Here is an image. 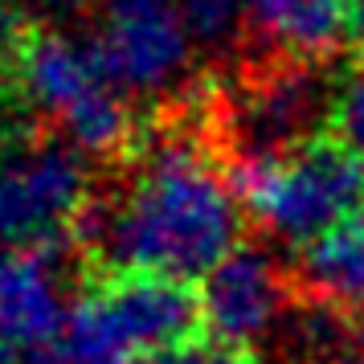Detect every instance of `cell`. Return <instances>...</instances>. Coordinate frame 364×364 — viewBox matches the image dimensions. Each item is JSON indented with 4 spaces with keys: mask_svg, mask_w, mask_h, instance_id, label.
Instances as JSON below:
<instances>
[{
    "mask_svg": "<svg viewBox=\"0 0 364 364\" xmlns=\"http://www.w3.org/2000/svg\"><path fill=\"white\" fill-rule=\"evenodd\" d=\"M90 217V237L119 274L193 282L242 246L246 205L193 135L164 132L135 151L127 181Z\"/></svg>",
    "mask_w": 364,
    "mask_h": 364,
    "instance_id": "obj_1",
    "label": "cell"
},
{
    "mask_svg": "<svg viewBox=\"0 0 364 364\" xmlns=\"http://www.w3.org/2000/svg\"><path fill=\"white\" fill-rule=\"evenodd\" d=\"M197 328L200 303L188 282L115 274L74 299L66 328L41 364H144L184 348Z\"/></svg>",
    "mask_w": 364,
    "mask_h": 364,
    "instance_id": "obj_2",
    "label": "cell"
},
{
    "mask_svg": "<svg viewBox=\"0 0 364 364\" xmlns=\"http://www.w3.org/2000/svg\"><path fill=\"white\" fill-rule=\"evenodd\" d=\"M246 213L282 246L311 250L364 209V156L340 139H311L233 168Z\"/></svg>",
    "mask_w": 364,
    "mask_h": 364,
    "instance_id": "obj_3",
    "label": "cell"
},
{
    "mask_svg": "<svg viewBox=\"0 0 364 364\" xmlns=\"http://www.w3.org/2000/svg\"><path fill=\"white\" fill-rule=\"evenodd\" d=\"M9 74L17 99L82 156H119L135 144L132 99L111 82L90 41L66 29H37Z\"/></svg>",
    "mask_w": 364,
    "mask_h": 364,
    "instance_id": "obj_4",
    "label": "cell"
},
{
    "mask_svg": "<svg viewBox=\"0 0 364 364\" xmlns=\"http://www.w3.org/2000/svg\"><path fill=\"white\" fill-rule=\"evenodd\" d=\"M331 99L336 86L315 70V62H270L250 70L221 102V127L237 164L246 160H270L311 144L315 132L331 123Z\"/></svg>",
    "mask_w": 364,
    "mask_h": 364,
    "instance_id": "obj_5",
    "label": "cell"
},
{
    "mask_svg": "<svg viewBox=\"0 0 364 364\" xmlns=\"http://www.w3.org/2000/svg\"><path fill=\"white\" fill-rule=\"evenodd\" d=\"M9 246L58 250L90 217V168L66 139H21L0 151Z\"/></svg>",
    "mask_w": 364,
    "mask_h": 364,
    "instance_id": "obj_6",
    "label": "cell"
},
{
    "mask_svg": "<svg viewBox=\"0 0 364 364\" xmlns=\"http://www.w3.org/2000/svg\"><path fill=\"white\" fill-rule=\"evenodd\" d=\"M90 46L127 99H164L188 78L197 41L181 0H99Z\"/></svg>",
    "mask_w": 364,
    "mask_h": 364,
    "instance_id": "obj_7",
    "label": "cell"
},
{
    "mask_svg": "<svg viewBox=\"0 0 364 364\" xmlns=\"http://www.w3.org/2000/svg\"><path fill=\"white\" fill-rule=\"evenodd\" d=\"M291 282L282 266L258 246H237L221 266L200 279V323L213 344L246 352L266 344L287 323Z\"/></svg>",
    "mask_w": 364,
    "mask_h": 364,
    "instance_id": "obj_8",
    "label": "cell"
},
{
    "mask_svg": "<svg viewBox=\"0 0 364 364\" xmlns=\"http://www.w3.org/2000/svg\"><path fill=\"white\" fill-rule=\"evenodd\" d=\"M74 299L62 250H0V364L46 360L66 328Z\"/></svg>",
    "mask_w": 364,
    "mask_h": 364,
    "instance_id": "obj_9",
    "label": "cell"
},
{
    "mask_svg": "<svg viewBox=\"0 0 364 364\" xmlns=\"http://www.w3.org/2000/svg\"><path fill=\"white\" fill-rule=\"evenodd\" d=\"M246 29L274 46L279 58L319 62L352 33L348 0H242Z\"/></svg>",
    "mask_w": 364,
    "mask_h": 364,
    "instance_id": "obj_10",
    "label": "cell"
},
{
    "mask_svg": "<svg viewBox=\"0 0 364 364\" xmlns=\"http://www.w3.org/2000/svg\"><path fill=\"white\" fill-rule=\"evenodd\" d=\"M299 282L315 303L336 311H364V209L323 242L303 250Z\"/></svg>",
    "mask_w": 364,
    "mask_h": 364,
    "instance_id": "obj_11",
    "label": "cell"
},
{
    "mask_svg": "<svg viewBox=\"0 0 364 364\" xmlns=\"http://www.w3.org/2000/svg\"><path fill=\"white\" fill-rule=\"evenodd\" d=\"M181 9L197 50H230L246 29V4L242 0H181Z\"/></svg>",
    "mask_w": 364,
    "mask_h": 364,
    "instance_id": "obj_12",
    "label": "cell"
},
{
    "mask_svg": "<svg viewBox=\"0 0 364 364\" xmlns=\"http://www.w3.org/2000/svg\"><path fill=\"white\" fill-rule=\"evenodd\" d=\"M331 132L340 144L364 156V66L352 70L344 82L336 86L331 99Z\"/></svg>",
    "mask_w": 364,
    "mask_h": 364,
    "instance_id": "obj_13",
    "label": "cell"
},
{
    "mask_svg": "<svg viewBox=\"0 0 364 364\" xmlns=\"http://www.w3.org/2000/svg\"><path fill=\"white\" fill-rule=\"evenodd\" d=\"M37 29L29 25V9L25 0H0V70L17 66L21 50L29 46Z\"/></svg>",
    "mask_w": 364,
    "mask_h": 364,
    "instance_id": "obj_14",
    "label": "cell"
},
{
    "mask_svg": "<svg viewBox=\"0 0 364 364\" xmlns=\"http://www.w3.org/2000/svg\"><path fill=\"white\" fill-rule=\"evenodd\" d=\"M144 364H254V360L246 352H233V348H221V344H184L176 352L151 356Z\"/></svg>",
    "mask_w": 364,
    "mask_h": 364,
    "instance_id": "obj_15",
    "label": "cell"
},
{
    "mask_svg": "<svg viewBox=\"0 0 364 364\" xmlns=\"http://www.w3.org/2000/svg\"><path fill=\"white\" fill-rule=\"evenodd\" d=\"M99 4V0H25L29 13H41V17H53V21H66V17H78L82 9Z\"/></svg>",
    "mask_w": 364,
    "mask_h": 364,
    "instance_id": "obj_16",
    "label": "cell"
},
{
    "mask_svg": "<svg viewBox=\"0 0 364 364\" xmlns=\"http://www.w3.org/2000/svg\"><path fill=\"white\" fill-rule=\"evenodd\" d=\"M352 41H356V50L364 53V0H356V4H352Z\"/></svg>",
    "mask_w": 364,
    "mask_h": 364,
    "instance_id": "obj_17",
    "label": "cell"
},
{
    "mask_svg": "<svg viewBox=\"0 0 364 364\" xmlns=\"http://www.w3.org/2000/svg\"><path fill=\"white\" fill-rule=\"evenodd\" d=\"M328 364H364V344L360 340H352V344H348L344 352H336Z\"/></svg>",
    "mask_w": 364,
    "mask_h": 364,
    "instance_id": "obj_18",
    "label": "cell"
},
{
    "mask_svg": "<svg viewBox=\"0 0 364 364\" xmlns=\"http://www.w3.org/2000/svg\"><path fill=\"white\" fill-rule=\"evenodd\" d=\"M0 250H9V221H4V188H0Z\"/></svg>",
    "mask_w": 364,
    "mask_h": 364,
    "instance_id": "obj_19",
    "label": "cell"
}]
</instances>
